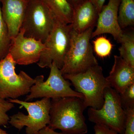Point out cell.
<instances>
[{
    "instance_id": "obj_1",
    "label": "cell",
    "mask_w": 134,
    "mask_h": 134,
    "mask_svg": "<svg viewBox=\"0 0 134 134\" xmlns=\"http://www.w3.org/2000/svg\"><path fill=\"white\" fill-rule=\"evenodd\" d=\"M87 108L83 98L68 97L51 99L50 123L48 126L55 130L71 134H86L88 128L83 114Z\"/></svg>"
},
{
    "instance_id": "obj_2",
    "label": "cell",
    "mask_w": 134,
    "mask_h": 134,
    "mask_svg": "<svg viewBox=\"0 0 134 134\" xmlns=\"http://www.w3.org/2000/svg\"><path fill=\"white\" fill-rule=\"evenodd\" d=\"M65 79L71 82L75 91L81 93L86 108L100 109L104 104V92L111 87L99 65L91 67L85 72L75 74H64Z\"/></svg>"
},
{
    "instance_id": "obj_3",
    "label": "cell",
    "mask_w": 134,
    "mask_h": 134,
    "mask_svg": "<svg viewBox=\"0 0 134 134\" xmlns=\"http://www.w3.org/2000/svg\"><path fill=\"white\" fill-rule=\"evenodd\" d=\"M94 28L91 27L81 33H77L72 28L70 47L60 69L63 75L82 73L99 65L90 43Z\"/></svg>"
},
{
    "instance_id": "obj_4",
    "label": "cell",
    "mask_w": 134,
    "mask_h": 134,
    "mask_svg": "<svg viewBox=\"0 0 134 134\" xmlns=\"http://www.w3.org/2000/svg\"><path fill=\"white\" fill-rule=\"evenodd\" d=\"M9 101L18 104L28 112V115L18 112L10 116L9 123L15 128L21 130L26 127V134H36L50 123L51 99L43 98L41 100L30 102L18 99H9Z\"/></svg>"
},
{
    "instance_id": "obj_5",
    "label": "cell",
    "mask_w": 134,
    "mask_h": 134,
    "mask_svg": "<svg viewBox=\"0 0 134 134\" xmlns=\"http://www.w3.org/2000/svg\"><path fill=\"white\" fill-rule=\"evenodd\" d=\"M72 30L71 24L55 20L53 29L44 43V48L37 63L39 67L50 68L54 63L59 69H61L71 44Z\"/></svg>"
},
{
    "instance_id": "obj_6",
    "label": "cell",
    "mask_w": 134,
    "mask_h": 134,
    "mask_svg": "<svg viewBox=\"0 0 134 134\" xmlns=\"http://www.w3.org/2000/svg\"><path fill=\"white\" fill-rule=\"evenodd\" d=\"M104 104L100 109L89 108V120L95 124L107 127L118 134H123L126 116L119 93L112 87H108L104 90Z\"/></svg>"
},
{
    "instance_id": "obj_7",
    "label": "cell",
    "mask_w": 134,
    "mask_h": 134,
    "mask_svg": "<svg viewBox=\"0 0 134 134\" xmlns=\"http://www.w3.org/2000/svg\"><path fill=\"white\" fill-rule=\"evenodd\" d=\"M50 68V74L46 81H44L43 75L38 76L34 78L35 83L31 88L30 93L26 96L25 101L43 98L54 99L77 97L83 98L81 93L71 88V83L65 79L60 70L55 64L52 63Z\"/></svg>"
},
{
    "instance_id": "obj_8",
    "label": "cell",
    "mask_w": 134,
    "mask_h": 134,
    "mask_svg": "<svg viewBox=\"0 0 134 134\" xmlns=\"http://www.w3.org/2000/svg\"><path fill=\"white\" fill-rule=\"evenodd\" d=\"M16 63L9 54L0 61V98L15 99L28 95L34 79L26 72H15Z\"/></svg>"
},
{
    "instance_id": "obj_9",
    "label": "cell",
    "mask_w": 134,
    "mask_h": 134,
    "mask_svg": "<svg viewBox=\"0 0 134 134\" xmlns=\"http://www.w3.org/2000/svg\"><path fill=\"white\" fill-rule=\"evenodd\" d=\"M55 20L41 0H30L21 29L24 36L44 43L52 31Z\"/></svg>"
},
{
    "instance_id": "obj_10",
    "label": "cell",
    "mask_w": 134,
    "mask_h": 134,
    "mask_svg": "<svg viewBox=\"0 0 134 134\" xmlns=\"http://www.w3.org/2000/svg\"><path fill=\"white\" fill-rule=\"evenodd\" d=\"M44 48L42 41L25 37L21 29L17 36L11 38L9 54L16 64L28 65L37 63Z\"/></svg>"
},
{
    "instance_id": "obj_11",
    "label": "cell",
    "mask_w": 134,
    "mask_h": 134,
    "mask_svg": "<svg viewBox=\"0 0 134 134\" xmlns=\"http://www.w3.org/2000/svg\"><path fill=\"white\" fill-rule=\"evenodd\" d=\"M121 0H109L107 5H104L93 30L91 39L104 34H109L119 43L124 31L118 21V12Z\"/></svg>"
},
{
    "instance_id": "obj_12",
    "label": "cell",
    "mask_w": 134,
    "mask_h": 134,
    "mask_svg": "<svg viewBox=\"0 0 134 134\" xmlns=\"http://www.w3.org/2000/svg\"><path fill=\"white\" fill-rule=\"evenodd\" d=\"M30 0H1L2 15L10 38L17 36Z\"/></svg>"
},
{
    "instance_id": "obj_13",
    "label": "cell",
    "mask_w": 134,
    "mask_h": 134,
    "mask_svg": "<svg viewBox=\"0 0 134 134\" xmlns=\"http://www.w3.org/2000/svg\"><path fill=\"white\" fill-rule=\"evenodd\" d=\"M111 87L119 94L134 83V67L120 56L114 55V62L109 75L106 77Z\"/></svg>"
},
{
    "instance_id": "obj_14",
    "label": "cell",
    "mask_w": 134,
    "mask_h": 134,
    "mask_svg": "<svg viewBox=\"0 0 134 134\" xmlns=\"http://www.w3.org/2000/svg\"><path fill=\"white\" fill-rule=\"evenodd\" d=\"M97 9L91 0L74 8L71 26L74 30L81 33L95 27L98 18Z\"/></svg>"
},
{
    "instance_id": "obj_15",
    "label": "cell",
    "mask_w": 134,
    "mask_h": 134,
    "mask_svg": "<svg viewBox=\"0 0 134 134\" xmlns=\"http://www.w3.org/2000/svg\"><path fill=\"white\" fill-rule=\"evenodd\" d=\"M55 20L67 24H71L74 8L68 0H41Z\"/></svg>"
},
{
    "instance_id": "obj_16",
    "label": "cell",
    "mask_w": 134,
    "mask_h": 134,
    "mask_svg": "<svg viewBox=\"0 0 134 134\" xmlns=\"http://www.w3.org/2000/svg\"><path fill=\"white\" fill-rule=\"evenodd\" d=\"M119 43L120 56L126 62L134 67V33L129 32L123 34Z\"/></svg>"
},
{
    "instance_id": "obj_17",
    "label": "cell",
    "mask_w": 134,
    "mask_h": 134,
    "mask_svg": "<svg viewBox=\"0 0 134 134\" xmlns=\"http://www.w3.org/2000/svg\"><path fill=\"white\" fill-rule=\"evenodd\" d=\"M118 21L121 29L134 25V0H121Z\"/></svg>"
},
{
    "instance_id": "obj_18",
    "label": "cell",
    "mask_w": 134,
    "mask_h": 134,
    "mask_svg": "<svg viewBox=\"0 0 134 134\" xmlns=\"http://www.w3.org/2000/svg\"><path fill=\"white\" fill-rule=\"evenodd\" d=\"M11 38L8 30L3 19L1 12V5L0 0V61L9 54Z\"/></svg>"
},
{
    "instance_id": "obj_19",
    "label": "cell",
    "mask_w": 134,
    "mask_h": 134,
    "mask_svg": "<svg viewBox=\"0 0 134 134\" xmlns=\"http://www.w3.org/2000/svg\"><path fill=\"white\" fill-rule=\"evenodd\" d=\"M93 52L99 57L105 58L111 54L113 45L106 37L99 36L93 41Z\"/></svg>"
},
{
    "instance_id": "obj_20",
    "label": "cell",
    "mask_w": 134,
    "mask_h": 134,
    "mask_svg": "<svg viewBox=\"0 0 134 134\" xmlns=\"http://www.w3.org/2000/svg\"><path fill=\"white\" fill-rule=\"evenodd\" d=\"M120 96L122 108L125 111L134 108V83L128 86Z\"/></svg>"
},
{
    "instance_id": "obj_21",
    "label": "cell",
    "mask_w": 134,
    "mask_h": 134,
    "mask_svg": "<svg viewBox=\"0 0 134 134\" xmlns=\"http://www.w3.org/2000/svg\"><path fill=\"white\" fill-rule=\"evenodd\" d=\"M14 107V103L0 98V126L6 127L8 125L10 117L7 113Z\"/></svg>"
},
{
    "instance_id": "obj_22",
    "label": "cell",
    "mask_w": 134,
    "mask_h": 134,
    "mask_svg": "<svg viewBox=\"0 0 134 134\" xmlns=\"http://www.w3.org/2000/svg\"><path fill=\"white\" fill-rule=\"evenodd\" d=\"M125 130L122 134H134V108L126 110Z\"/></svg>"
},
{
    "instance_id": "obj_23",
    "label": "cell",
    "mask_w": 134,
    "mask_h": 134,
    "mask_svg": "<svg viewBox=\"0 0 134 134\" xmlns=\"http://www.w3.org/2000/svg\"><path fill=\"white\" fill-rule=\"evenodd\" d=\"M93 129L94 134H118L114 130L103 125L95 124Z\"/></svg>"
},
{
    "instance_id": "obj_24",
    "label": "cell",
    "mask_w": 134,
    "mask_h": 134,
    "mask_svg": "<svg viewBox=\"0 0 134 134\" xmlns=\"http://www.w3.org/2000/svg\"><path fill=\"white\" fill-rule=\"evenodd\" d=\"M36 134H71L68 133L62 132L58 133L56 132L55 130L51 129L48 126H47L44 128L39 131Z\"/></svg>"
},
{
    "instance_id": "obj_25",
    "label": "cell",
    "mask_w": 134,
    "mask_h": 134,
    "mask_svg": "<svg viewBox=\"0 0 134 134\" xmlns=\"http://www.w3.org/2000/svg\"><path fill=\"white\" fill-rule=\"evenodd\" d=\"M94 6L97 9L99 13H100L102 9L105 0H91Z\"/></svg>"
},
{
    "instance_id": "obj_26",
    "label": "cell",
    "mask_w": 134,
    "mask_h": 134,
    "mask_svg": "<svg viewBox=\"0 0 134 134\" xmlns=\"http://www.w3.org/2000/svg\"><path fill=\"white\" fill-rule=\"evenodd\" d=\"M68 1L74 7V8H75L89 0H68Z\"/></svg>"
},
{
    "instance_id": "obj_27",
    "label": "cell",
    "mask_w": 134,
    "mask_h": 134,
    "mask_svg": "<svg viewBox=\"0 0 134 134\" xmlns=\"http://www.w3.org/2000/svg\"><path fill=\"white\" fill-rule=\"evenodd\" d=\"M0 134H9L7 133L6 131L3 130L0 127Z\"/></svg>"
}]
</instances>
